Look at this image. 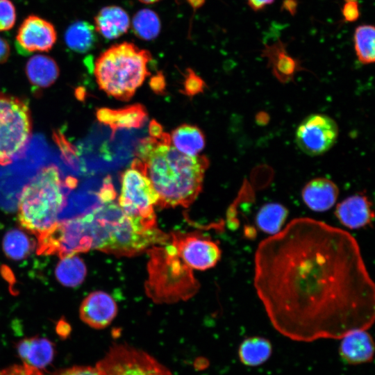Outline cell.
<instances>
[{"instance_id":"cell-41","label":"cell","mask_w":375,"mask_h":375,"mask_svg":"<svg viewBox=\"0 0 375 375\" xmlns=\"http://www.w3.org/2000/svg\"><path fill=\"white\" fill-rule=\"evenodd\" d=\"M346 2H348V1H357V0H344Z\"/></svg>"},{"instance_id":"cell-14","label":"cell","mask_w":375,"mask_h":375,"mask_svg":"<svg viewBox=\"0 0 375 375\" xmlns=\"http://www.w3.org/2000/svg\"><path fill=\"white\" fill-rule=\"evenodd\" d=\"M335 215L344 226L351 229L369 225L374 219L372 202L364 193L350 196L339 203Z\"/></svg>"},{"instance_id":"cell-17","label":"cell","mask_w":375,"mask_h":375,"mask_svg":"<svg viewBox=\"0 0 375 375\" xmlns=\"http://www.w3.org/2000/svg\"><path fill=\"white\" fill-rule=\"evenodd\" d=\"M130 19L121 7L109 6L101 8L94 17L97 32L106 39H116L127 32Z\"/></svg>"},{"instance_id":"cell-38","label":"cell","mask_w":375,"mask_h":375,"mask_svg":"<svg viewBox=\"0 0 375 375\" xmlns=\"http://www.w3.org/2000/svg\"><path fill=\"white\" fill-rule=\"evenodd\" d=\"M297 1L295 0H285L283 3V7L291 14H294L297 8Z\"/></svg>"},{"instance_id":"cell-8","label":"cell","mask_w":375,"mask_h":375,"mask_svg":"<svg viewBox=\"0 0 375 375\" xmlns=\"http://www.w3.org/2000/svg\"><path fill=\"white\" fill-rule=\"evenodd\" d=\"M168 235L156 227H148L124 215L113 226L103 251L117 256H133L153 244H162Z\"/></svg>"},{"instance_id":"cell-13","label":"cell","mask_w":375,"mask_h":375,"mask_svg":"<svg viewBox=\"0 0 375 375\" xmlns=\"http://www.w3.org/2000/svg\"><path fill=\"white\" fill-rule=\"evenodd\" d=\"M117 306L114 299L103 291H94L88 294L80 307L82 321L94 328L108 326L116 317Z\"/></svg>"},{"instance_id":"cell-25","label":"cell","mask_w":375,"mask_h":375,"mask_svg":"<svg viewBox=\"0 0 375 375\" xmlns=\"http://www.w3.org/2000/svg\"><path fill=\"white\" fill-rule=\"evenodd\" d=\"M86 273L85 262L76 254L62 258L55 269L58 282L72 288L81 285L85 280Z\"/></svg>"},{"instance_id":"cell-40","label":"cell","mask_w":375,"mask_h":375,"mask_svg":"<svg viewBox=\"0 0 375 375\" xmlns=\"http://www.w3.org/2000/svg\"><path fill=\"white\" fill-rule=\"evenodd\" d=\"M139 1L142 3L149 4V3H156L160 0H139Z\"/></svg>"},{"instance_id":"cell-10","label":"cell","mask_w":375,"mask_h":375,"mask_svg":"<svg viewBox=\"0 0 375 375\" xmlns=\"http://www.w3.org/2000/svg\"><path fill=\"white\" fill-rule=\"evenodd\" d=\"M338 134V126L333 119L324 114H312L298 126L295 140L303 152L319 156L334 145Z\"/></svg>"},{"instance_id":"cell-28","label":"cell","mask_w":375,"mask_h":375,"mask_svg":"<svg viewBox=\"0 0 375 375\" xmlns=\"http://www.w3.org/2000/svg\"><path fill=\"white\" fill-rule=\"evenodd\" d=\"M374 27L372 25H360L354 32V49L358 60L368 65L374 62Z\"/></svg>"},{"instance_id":"cell-3","label":"cell","mask_w":375,"mask_h":375,"mask_svg":"<svg viewBox=\"0 0 375 375\" xmlns=\"http://www.w3.org/2000/svg\"><path fill=\"white\" fill-rule=\"evenodd\" d=\"M76 185V178H64L55 164L39 169L20 190L17 207L20 224L37 237L52 228Z\"/></svg>"},{"instance_id":"cell-12","label":"cell","mask_w":375,"mask_h":375,"mask_svg":"<svg viewBox=\"0 0 375 375\" xmlns=\"http://www.w3.org/2000/svg\"><path fill=\"white\" fill-rule=\"evenodd\" d=\"M56 31L52 24L37 16L26 17L16 35V47L20 53L48 51L56 41Z\"/></svg>"},{"instance_id":"cell-7","label":"cell","mask_w":375,"mask_h":375,"mask_svg":"<svg viewBox=\"0 0 375 375\" xmlns=\"http://www.w3.org/2000/svg\"><path fill=\"white\" fill-rule=\"evenodd\" d=\"M96 367L101 375H173L147 352L125 344H115Z\"/></svg>"},{"instance_id":"cell-32","label":"cell","mask_w":375,"mask_h":375,"mask_svg":"<svg viewBox=\"0 0 375 375\" xmlns=\"http://www.w3.org/2000/svg\"><path fill=\"white\" fill-rule=\"evenodd\" d=\"M342 13L345 21L348 22L356 21L360 16V10L358 2H346L342 9Z\"/></svg>"},{"instance_id":"cell-23","label":"cell","mask_w":375,"mask_h":375,"mask_svg":"<svg viewBox=\"0 0 375 375\" xmlns=\"http://www.w3.org/2000/svg\"><path fill=\"white\" fill-rule=\"evenodd\" d=\"M172 145L181 153L196 156L204 148L206 142L202 131L196 126L183 124L170 135Z\"/></svg>"},{"instance_id":"cell-21","label":"cell","mask_w":375,"mask_h":375,"mask_svg":"<svg viewBox=\"0 0 375 375\" xmlns=\"http://www.w3.org/2000/svg\"><path fill=\"white\" fill-rule=\"evenodd\" d=\"M271 342L263 337L252 336L244 339L238 348L240 361L247 367H258L266 362L272 354Z\"/></svg>"},{"instance_id":"cell-30","label":"cell","mask_w":375,"mask_h":375,"mask_svg":"<svg viewBox=\"0 0 375 375\" xmlns=\"http://www.w3.org/2000/svg\"><path fill=\"white\" fill-rule=\"evenodd\" d=\"M16 20V12L10 0H0V31L12 28Z\"/></svg>"},{"instance_id":"cell-20","label":"cell","mask_w":375,"mask_h":375,"mask_svg":"<svg viewBox=\"0 0 375 375\" xmlns=\"http://www.w3.org/2000/svg\"><path fill=\"white\" fill-rule=\"evenodd\" d=\"M263 55L268 58L274 75L280 81L290 80L301 67L299 62L288 54L285 44L280 40L265 45Z\"/></svg>"},{"instance_id":"cell-2","label":"cell","mask_w":375,"mask_h":375,"mask_svg":"<svg viewBox=\"0 0 375 375\" xmlns=\"http://www.w3.org/2000/svg\"><path fill=\"white\" fill-rule=\"evenodd\" d=\"M131 165L150 181L158 194L156 206L188 207L201 191L209 161L204 156H189L178 151L172 145L170 135L152 121L149 136L138 144Z\"/></svg>"},{"instance_id":"cell-34","label":"cell","mask_w":375,"mask_h":375,"mask_svg":"<svg viewBox=\"0 0 375 375\" xmlns=\"http://www.w3.org/2000/svg\"><path fill=\"white\" fill-rule=\"evenodd\" d=\"M185 88L192 94L198 92L202 88V81L190 72L186 79Z\"/></svg>"},{"instance_id":"cell-22","label":"cell","mask_w":375,"mask_h":375,"mask_svg":"<svg viewBox=\"0 0 375 375\" xmlns=\"http://www.w3.org/2000/svg\"><path fill=\"white\" fill-rule=\"evenodd\" d=\"M26 73L31 83L38 87L47 88L57 79L59 69L56 62L51 57L35 55L27 62Z\"/></svg>"},{"instance_id":"cell-27","label":"cell","mask_w":375,"mask_h":375,"mask_svg":"<svg viewBox=\"0 0 375 375\" xmlns=\"http://www.w3.org/2000/svg\"><path fill=\"white\" fill-rule=\"evenodd\" d=\"M34 248L32 240L22 230H9L3 239V250L10 259L20 260L28 256Z\"/></svg>"},{"instance_id":"cell-26","label":"cell","mask_w":375,"mask_h":375,"mask_svg":"<svg viewBox=\"0 0 375 375\" xmlns=\"http://www.w3.org/2000/svg\"><path fill=\"white\" fill-rule=\"evenodd\" d=\"M288 215V210L284 206L278 203H269L259 209L256 223L260 230L272 235L283 228Z\"/></svg>"},{"instance_id":"cell-37","label":"cell","mask_w":375,"mask_h":375,"mask_svg":"<svg viewBox=\"0 0 375 375\" xmlns=\"http://www.w3.org/2000/svg\"><path fill=\"white\" fill-rule=\"evenodd\" d=\"M70 331V327L69 325L65 322L64 320H60L57 326V332L58 333L63 337L65 338Z\"/></svg>"},{"instance_id":"cell-18","label":"cell","mask_w":375,"mask_h":375,"mask_svg":"<svg viewBox=\"0 0 375 375\" xmlns=\"http://www.w3.org/2000/svg\"><path fill=\"white\" fill-rule=\"evenodd\" d=\"M98 119L108 125L112 130L140 128L144 123L147 113L140 104L120 109L101 108L97 113Z\"/></svg>"},{"instance_id":"cell-16","label":"cell","mask_w":375,"mask_h":375,"mask_svg":"<svg viewBox=\"0 0 375 375\" xmlns=\"http://www.w3.org/2000/svg\"><path fill=\"white\" fill-rule=\"evenodd\" d=\"M339 190L326 178H316L307 183L301 192L304 203L312 210L324 212L332 208L338 197Z\"/></svg>"},{"instance_id":"cell-31","label":"cell","mask_w":375,"mask_h":375,"mask_svg":"<svg viewBox=\"0 0 375 375\" xmlns=\"http://www.w3.org/2000/svg\"><path fill=\"white\" fill-rule=\"evenodd\" d=\"M0 375H43L39 369L26 364L14 365L0 372Z\"/></svg>"},{"instance_id":"cell-29","label":"cell","mask_w":375,"mask_h":375,"mask_svg":"<svg viewBox=\"0 0 375 375\" xmlns=\"http://www.w3.org/2000/svg\"><path fill=\"white\" fill-rule=\"evenodd\" d=\"M132 28L140 39L150 40L156 38L160 31V22L158 15L150 9H142L135 14Z\"/></svg>"},{"instance_id":"cell-39","label":"cell","mask_w":375,"mask_h":375,"mask_svg":"<svg viewBox=\"0 0 375 375\" xmlns=\"http://www.w3.org/2000/svg\"><path fill=\"white\" fill-rule=\"evenodd\" d=\"M194 7H199L203 4L204 0H188Z\"/></svg>"},{"instance_id":"cell-9","label":"cell","mask_w":375,"mask_h":375,"mask_svg":"<svg viewBox=\"0 0 375 375\" xmlns=\"http://www.w3.org/2000/svg\"><path fill=\"white\" fill-rule=\"evenodd\" d=\"M38 240V254L57 255L60 258L92 249L81 217L58 222Z\"/></svg>"},{"instance_id":"cell-1","label":"cell","mask_w":375,"mask_h":375,"mask_svg":"<svg viewBox=\"0 0 375 375\" xmlns=\"http://www.w3.org/2000/svg\"><path fill=\"white\" fill-rule=\"evenodd\" d=\"M253 287L272 326L292 340L340 339L374 322L375 287L358 242L312 218L259 243Z\"/></svg>"},{"instance_id":"cell-35","label":"cell","mask_w":375,"mask_h":375,"mask_svg":"<svg viewBox=\"0 0 375 375\" xmlns=\"http://www.w3.org/2000/svg\"><path fill=\"white\" fill-rule=\"evenodd\" d=\"M10 46L8 42L0 37V63L5 62L10 56Z\"/></svg>"},{"instance_id":"cell-36","label":"cell","mask_w":375,"mask_h":375,"mask_svg":"<svg viewBox=\"0 0 375 375\" xmlns=\"http://www.w3.org/2000/svg\"><path fill=\"white\" fill-rule=\"evenodd\" d=\"M274 0H247L249 6L255 11L263 9Z\"/></svg>"},{"instance_id":"cell-33","label":"cell","mask_w":375,"mask_h":375,"mask_svg":"<svg viewBox=\"0 0 375 375\" xmlns=\"http://www.w3.org/2000/svg\"><path fill=\"white\" fill-rule=\"evenodd\" d=\"M57 375H101V374L96 367H73L59 372Z\"/></svg>"},{"instance_id":"cell-6","label":"cell","mask_w":375,"mask_h":375,"mask_svg":"<svg viewBox=\"0 0 375 375\" xmlns=\"http://www.w3.org/2000/svg\"><path fill=\"white\" fill-rule=\"evenodd\" d=\"M121 192L118 204L125 215L148 227H156L153 206L158 194L146 176L131 165L121 176Z\"/></svg>"},{"instance_id":"cell-24","label":"cell","mask_w":375,"mask_h":375,"mask_svg":"<svg viewBox=\"0 0 375 375\" xmlns=\"http://www.w3.org/2000/svg\"><path fill=\"white\" fill-rule=\"evenodd\" d=\"M94 26L85 21H76L65 33L66 45L72 51L83 53L91 50L97 42Z\"/></svg>"},{"instance_id":"cell-4","label":"cell","mask_w":375,"mask_h":375,"mask_svg":"<svg viewBox=\"0 0 375 375\" xmlns=\"http://www.w3.org/2000/svg\"><path fill=\"white\" fill-rule=\"evenodd\" d=\"M150 52L124 42L103 51L97 59L94 73L99 88L121 101L129 100L150 74Z\"/></svg>"},{"instance_id":"cell-15","label":"cell","mask_w":375,"mask_h":375,"mask_svg":"<svg viewBox=\"0 0 375 375\" xmlns=\"http://www.w3.org/2000/svg\"><path fill=\"white\" fill-rule=\"evenodd\" d=\"M340 339L339 354L344 362L356 365L373 360L374 343L367 330L351 331Z\"/></svg>"},{"instance_id":"cell-5","label":"cell","mask_w":375,"mask_h":375,"mask_svg":"<svg viewBox=\"0 0 375 375\" xmlns=\"http://www.w3.org/2000/svg\"><path fill=\"white\" fill-rule=\"evenodd\" d=\"M31 135L26 103L16 97L0 94V165L12 163L24 151Z\"/></svg>"},{"instance_id":"cell-11","label":"cell","mask_w":375,"mask_h":375,"mask_svg":"<svg viewBox=\"0 0 375 375\" xmlns=\"http://www.w3.org/2000/svg\"><path fill=\"white\" fill-rule=\"evenodd\" d=\"M172 247L186 267L206 270L216 265L221 257L218 244L197 234L173 235Z\"/></svg>"},{"instance_id":"cell-19","label":"cell","mask_w":375,"mask_h":375,"mask_svg":"<svg viewBox=\"0 0 375 375\" xmlns=\"http://www.w3.org/2000/svg\"><path fill=\"white\" fill-rule=\"evenodd\" d=\"M17 351L24 363L37 369L45 367L53 357V343L43 338H31L20 341Z\"/></svg>"}]
</instances>
